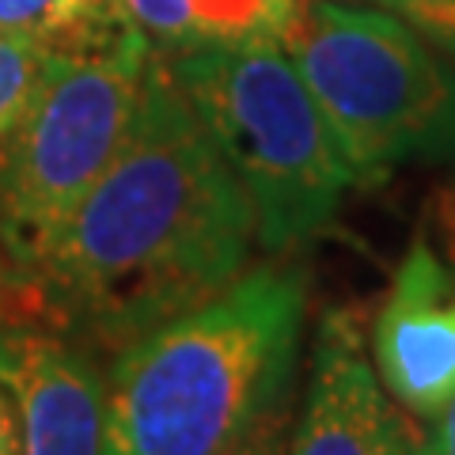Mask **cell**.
I'll use <instances>...</instances> for the list:
<instances>
[{"label": "cell", "instance_id": "3957f363", "mask_svg": "<svg viewBox=\"0 0 455 455\" xmlns=\"http://www.w3.org/2000/svg\"><path fill=\"white\" fill-rule=\"evenodd\" d=\"M167 65L247 190L259 247L289 254L323 235L357 175L281 42L194 50Z\"/></svg>", "mask_w": 455, "mask_h": 455}, {"label": "cell", "instance_id": "8fae6325", "mask_svg": "<svg viewBox=\"0 0 455 455\" xmlns=\"http://www.w3.org/2000/svg\"><path fill=\"white\" fill-rule=\"evenodd\" d=\"M57 53L61 50L42 46V42L31 38L0 35V152L23 122L27 107L35 103L38 88L46 84Z\"/></svg>", "mask_w": 455, "mask_h": 455}, {"label": "cell", "instance_id": "4fadbf2b", "mask_svg": "<svg viewBox=\"0 0 455 455\" xmlns=\"http://www.w3.org/2000/svg\"><path fill=\"white\" fill-rule=\"evenodd\" d=\"M38 315L31 281H27L23 266L12 254L4 232H0V326H23L27 319Z\"/></svg>", "mask_w": 455, "mask_h": 455}, {"label": "cell", "instance_id": "5bb4252c", "mask_svg": "<svg viewBox=\"0 0 455 455\" xmlns=\"http://www.w3.org/2000/svg\"><path fill=\"white\" fill-rule=\"evenodd\" d=\"M228 455H289V429H284V414L259 425L243 444L232 448Z\"/></svg>", "mask_w": 455, "mask_h": 455}, {"label": "cell", "instance_id": "7c38bea8", "mask_svg": "<svg viewBox=\"0 0 455 455\" xmlns=\"http://www.w3.org/2000/svg\"><path fill=\"white\" fill-rule=\"evenodd\" d=\"M379 4L414 27L425 42L455 57V0H379Z\"/></svg>", "mask_w": 455, "mask_h": 455}, {"label": "cell", "instance_id": "5b68a950", "mask_svg": "<svg viewBox=\"0 0 455 455\" xmlns=\"http://www.w3.org/2000/svg\"><path fill=\"white\" fill-rule=\"evenodd\" d=\"M148 42L125 27L61 50L0 152V232L16 262L50 235L118 156L133 125Z\"/></svg>", "mask_w": 455, "mask_h": 455}, {"label": "cell", "instance_id": "277c9868", "mask_svg": "<svg viewBox=\"0 0 455 455\" xmlns=\"http://www.w3.org/2000/svg\"><path fill=\"white\" fill-rule=\"evenodd\" d=\"M349 160L357 187L455 152V73L414 27L379 8L300 4L281 38Z\"/></svg>", "mask_w": 455, "mask_h": 455}, {"label": "cell", "instance_id": "2e32d148", "mask_svg": "<svg viewBox=\"0 0 455 455\" xmlns=\"http://www.w3.org/2000/svg\"><path fill=\"white\" fill-rule=\"evenodd\" d=\"M0 455H20V429H16V410L0 383Z\"/></svg>", "mask_w": 455, "mask_h": 455}, {"label": "cell", "instance_id": "9c48e42d", "mask_svg": "<svg viewBox=\"0 0 455 455\" xmlns=\"http://www.w3.org/2000/svg\"><path fill=\"white\" fill-rule=\"evenodd\" d=\"M300 4L304 0H107L110 20L145 38L160 57L281 42Z\"/></svg>", "mask_w": 455, "mask_h": 455}, {"label": "cell", "instance_id": "52a82bcc", "mask_svg": "<svg viewBox=\"0 0 455 455\" xmlns=\"http://www.w3.org/2000/svg\"><path fill=\"white\" fill-rule=\"evenodd\" d=\"M0 383L16 410L20 455H103L107 376L80 341L38 326L0 331Z\"/></svg>", "mask_w": 455, "mask_h": 455}, {"label": "cell", "instance_id": "9a60e30c", "mask_svg": "<svg viewBox=\"0 0 455 455\" xmlns=\"http://www.w3.org/2000/svg\"><path fill=\"white\" fill-rule=\"evenodd\" d=\"M414 455H455V398L448 403V410L433 421V429L425 440H418Z\"/></svg>", "mask_w": 455, "mask_h": 455}, {"label": "cell", "instance_id": "8992f818", "mask_svg": "<svg viewBox=\"0 0 455 455\" xmlns=\"http://www.w3.org/2000/svg\"><path fill=\"white\" fill-rule=\"evenodd\" d=\"M376 376L410 418L436 421L455 398V266L414 239L372 323Z\"/></svg>", "mask_w": 455, "mask_h": 455}, {"label": "cell", "instance_id": "30bf717a", "mask_svg": "<svg viewBox=\"0 0 455 455\" xmlns=\"http://www.w3.org/2000/svg\"><path fill=\"white\" fill-rule=\"evenodd\" d=\"M107 0H0V35L73 50L114 31Z\"/></svg>", "mask_w": 455, "mask_h": 455}, {"label": "cell", "instance_id": "e0dca14e", "mask_svg": "<svg viewBox=\"0 0 455 455\" xmlns=\"http://www.w3.org/2000/svg\"><path fill=\"white\" fill-rule=\"evenodd\" d=\"M444 228H448V239H451V254H455V202H448V209H444Z\"/></svg>", "mask_w": 455, "mask_h": 455}, {"label": "cell", "instance_id": "ac0fdd59", "mask_svg": "<svg viewBox=\"0 0 455 455\" xmlns=\"http://www.w3.org/2000/svg\"><path fill=\"white\" fill-rule=\"evenodd\" d=\"M448 202H455V194H451V197H448Z\"/></svg>", "mask_w": 455, "mask_h": 455}, {"label": "cell", "instance_id": "6da1fadb", "mask_svg": "<svg viewBox=\"0 0 455 455\" xmlns=\"http://www.w3.org/2000/svg\"><path fill=\"white\" fill-rule=\"evenodd\" d=\"M254 243L247 190L152 53L118 156L20 266L42 319L122 349L235 281Z\"/></svg>", "mask_w": 455, "mask_h": 455}, {"label": "cell", "instance_id": "ba28073f", "mask_svg": "<svg viewBox=\"0 0 455 455\" xmlns=\"http://www.w3.org/2000/svg\"><path fill=\"white\" fill-rule=\"evenodd\" d=\"M418 440L364 353L353 311H326L289 455H414Z\"/></svg>", "mask_w": 455, "mask_h": 455}, {"label": "cell", "instance_id": "7a4b0ae2", "mask_svg": "<svg viewBox=\"0 0 455 455\" xmlns=\"http://www.w3.org/2000/svg\"><path fill=\"white\" fill-rule=\"evenodd\" d=\"M300 266L243 269L220 292L118 349L103 455H228L284 414L300 361Z\"/></svg>", "mask_w": 455, "mask_h": 455}]
</instances>
